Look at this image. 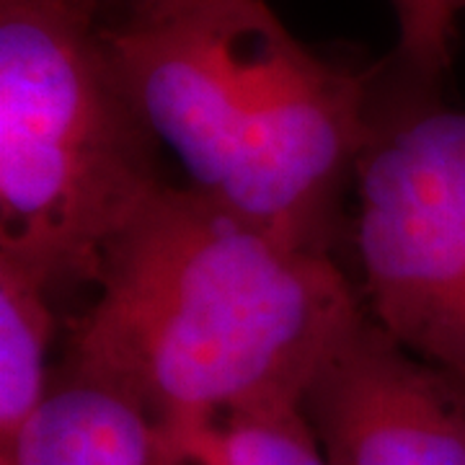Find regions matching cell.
Returning a JSON list of instances; mask_svg holds the SVG:
<instances>
[{"mask_svg":"<svg viewBox=\"0 0 465 465\" xmlns=\"http://www.w3.org/2000/svg\"><path fill=\"white\" fill-rule=\"evenodd\" d=\"M88 0L0 11V259L47 295L99 282L161 179Z\"/></svg>","mask_w":465,"mask_h":465,"instance_id":"cell-3","label":"cell"},{"mask_svg":"<svg viewBox=\"0 0 465 465\" xmlns=\"http://www.w3.org/2000/svg\"><path fill=\"white\" fill-rule=\"evenodd\" d=\"M365 313L329 251L161 183L106 253L70 372L133 399L161 430L302 406Z\"/></svg>","mask_w":465,"mask_h":465,"instance_id":"cell-1","label":"cell"},{"mask_svg":"<svg viewBox=\"0 0 465 465\" xmlns=\"http://www.w3.org/2000/svg\"><path fill=\"white\" fill-rule=\"evenodd\" d=\"M399 24V60L424 88H440L452 63L458 0H391Z\"/></svg>","mask_w":465,"mask_h":465,"instance_id":"cell-9","label":"cell"},{"mask_svg":"<svg viewBox=\"0 0 465 465\" xmlns=\"http://www.w3.org/2000/svg\"><path fill=\"white\" fill-rule=\"evenodd\" d=\"M176 465H331L305 406H266L163 430Z\"/></svg>","mask_w":465,"mask_h":465,"instance_id":"cell-8","label":"cell"},{"mask_svg":"<svg viewBox=\"0 0 465 465\" xmlns=\"http://www.w3.org/2000/svg\"><path fill=\"white\" fill-rule=\"evenodd\" d=\"M14 465H176V458L133 399L70 372L26 421Z\"/></svg>","mask_w":465,"mask_h":465,"instance_id":"cell-6","label":"cell"},{"mask_svg":"<svg viewBox=\"0 0 465 465\" xmlns=\"http://www.w3.org/2000/svg\"><path fill=\"white\" fill-rule=\"evenodd\" d=\"M302 406L331 465H465V382L399 347L367 313Z\"/></svg>","mask_w":465,"mask_h":465,"instance_id":"cell-5","label":"cell"},{"mask_svg":"<svg viewBox=\"0 0 465 465\" xmlns=\"http://www.w3.org/2000/svg\"><path fill=\"white\" fill-rule=\"evenodd\" d=\"M99 34L122 94L189 189L326 251L333 200L372 140L362 75L300 45L264 0H197Z\"/></svg>","mask_w":465,"mask_h":465,"instance_id":"cell-2","label":"cell"},{"mask_svg":"<svg viewBox=\"0 0 465 465\" xmlns=\"http://www.w3.org/2000/svg\"><path fill=\"white\" fill-rule=\"evenodd\" d=\"M52 336L50 295L0 259V465H14L18 437L50 391Z\"/></svg>","mask_w":465,"mask_h":465,"instance_id":"cell-7","label":"cell"},{"mask_svg":"<svg viewBox=\"0 0 465 465\" xmlns=\"http://www.w3.org/2000/svg\"><path fill=\"white\" fill-rule=\"evenodd\" d=\"M458 5H460V11H465V0H458Z\"/></svg>","mask_w":465,"mask_h":465,"instance_id":"cell-12","label":"cell"},{"mask_svg":"<svg viewBox=\"0 0 465 465\" xmlns=\"http://www.w3.org/2000/svg\"><path fill=\"white\" fill-rule=\"evenodd\" d=\"M14 3H21V0H0V11L8 8V5H14Z\"/></svg>","mask_w":465,"mask_h":465,"instance_id":"cell-11","label":"cell"},{"mask_svg":"<svg viewBox=\"0 0 465 465\" xmlns=\"http://www.w3.org/2000/svg\"><path fill=\"white\" fill-rule=\"evenodd\" d=\"M99 3H114L124 11V18L119 21H137V18H150V16H161V14H168V11H176L182 5H189V3H197V0H88V5L96 11Z\"/></svg>","mask_w":465,"mask_h":465,"instance_id":"cell-10","label":"cell"},{"mask_svg":"<svg viewBox=\"0 0 465 465\" xmlns=\"http://www.w3.org/2000/svg\"><path fill=\"white\" fill-rule=\"evenodd\" d=\"M370 321L465 382V112L416 104L357 163Z\"/></svg>","mask_w":465,"mask_h":465,"instance_id":"cell-4","label":"cell"}]
</instances>
